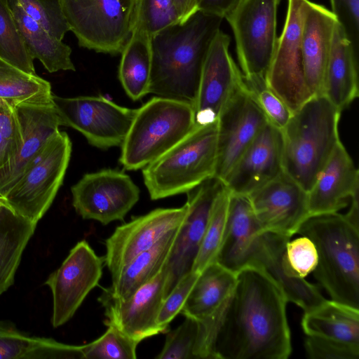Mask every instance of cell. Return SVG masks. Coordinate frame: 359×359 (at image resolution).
Wrapping results in <instances>:
<instances>
[{
  "instance_id": "obj_8",
  "label": "cell",
  "mask_w": 359,
  "mask_h": 359,
  "mask_svg": "<svg viewBox=\"0 0 359 359\" xmlns=\"http://www.w3.org/2000/svg\"><path fill=\"white\" fill-rule=\"evenodd\" d=\"M291 237L258 228L237 245L230 259L229 269L235 273L246 266L265 271L283 290L288 302L309 311L326 299L305 278L296 277L287 265L285 250Z\"/></svg>"
},
{
  "instance_id": "obj_41",
  "label": "cell",
  "mask_w": 359,
  "mask_h": 359,
  "mask_svg": "<svg viewBox=\"0 0 359 359\" xmlns=\"http://www.w3.org/2000/svg\"><path fill=\"white\" fill-rule=\"evenodd\" d=\"M22 137L15 107L0 104V170L12 163L22 146Z\"/></svg>"
},
{
  "instance_id": "obj_40",
  "label": "cell",
  "mask_w": 359,
  "mask_h": 359,
  "mask_svg": "<svg viewBox=\"0 0 359 359\" xmlns=\"http://www.w3.org/2000/svg\"><path fill=\"white\" fill-rule=\"evenodd\" d=\"M25 12L48 34L62 40L70 31L58 0H18Z\"/></svg>"
},
{
  "instance_id": "obj_28",
  "label": "cell",
  "mask_w": 359,
  "mask_h": 359,
  "mask_svg": "<svg viewBox=\"0 0 359 359\" xmlns=\"http://www.w3.org/2000/svg\"><path fill=\"white\" fill-rule=\"evenodd\" d=\"M121 53L119 80L128 96L133 100H139L149 93L152 37L138 25L132 22L130 34Z\"/></svg>"
},
{
  "instance_id": "obj_20",
  "label": "cell",
  "mask_w": 359,
  "mask_h": 359,
  "mask_svg": "<svg viewBox=\"0 0 359 359\" xmlns=\"http://www.w3.org/2000/svg\"><path fill=\"white\" fill-rule=\"evenodd\" d=\"M168 269L165 266L152 280L123 300L100 297L104 307L106 325H113L131 339L140 342L162 333L157 318L166 297Z\"/></svg>"
},
{
  "instance_id": "obj_43",
  "label": "cell",
  "mask_w": 359,
  "mask_h": 359,
  "mask_svg": "<svg viewBox=\"0 0 359 359\" xmlns=\"http://www.w3.org/2000/svg\"><path fill=\"white\" fill-rule=\"evenodd\" d=\"M198 274L193 271L187 273L164 299L157 318L162 333L167 332L170 323L180 313Z\"/></svg>"
},
{
  "instance_id": "obj_24",
  "label": "cell",
  "mask_w": 359,
  "mask_h": 359,
  "mask_svg": "<svg viewBox=\"0 0 359 359\" xmlns=\"http://www.w3.org/2000/svg\"><path fill=\"white\" fill-rule=\"evenodd\" d=\"M337 22L331 11L309 1L302 26V50L304 79L312 96L323 95Z\"/></svg>"
},
{
  "instance_id": "obj_10",
  "label": "cell",
  "mask_w": 359,
  "mask_h": 359,
  "mask_svg": "<svg viewBox=\"0 0 359 359\" xmlns=\"http://www.w3.org/2000/svg\"><path fill=\"white\" fill-rule=\"evenodd\" d=\"M281 0H241L224 18L233 33L245 77L265 76L278 39L277 11Z\"/></svg>"
},
{
  "instance_id": "obj_21",
  "label": "cell",
  "mask_w": 359,
  "mask_h": 359,
  "mask_svg": "<svg viewBox=\"0 0 359 359\" xmlns=\"http://www.w3.org/2000/svg\"><path fill=\"white\" fill-rule=\"evenodd\" d=\"M282 172V132L268 123L243 152L223 182L231 194L248 196Z\"/></svg>"
},
{
  "instance_id": "obj_32",
  "label": "cell",
  "mask_w": 359,
  "mask_h": 359,
  "mask_svg": "<svg viewBox=\"0 0 359 359\" xmlns=\"http://www.w3.org/2000/svg\"><path fill=\"white\" fill-rule=\"evenodd\" d=\"M36 225L15 213L8 205L0 208V295L13 285L22 254Z\"/></svg>"
},
{
  "instance_id": "obj_25",
  "label": "cell",
  "mask_w": 359,
  "mask_h": 359,
  "mask_svg": "<svg viewBox=\"0 0 359 359\" xmlns=\"http://www.w3.org/2000/svg\"><path fill=\"white\" fill-rule=\"evenodd\" d=\"M236 283V273L218 262L201 271L180 313L199 321L219 325Z\"/></svg>"
},
{
  "instance_id": "obj_4",
  "label": "cell",
  "mask_w": 359,
  "mask_h": 359,
  "mask_svg": "<svg viewBox=\"0 0 359 359\" xmlns=\"http://www.w3.org/2000/svg\"><path fill=\"white\" fill-rule=\"evenodd\" d=\"M341 113L324 95H313L292 114L281 130L283 172L306 192L341 142Z\"/></svg>"
},
{
  "instance_id": "obj_12",
  "label": "cell",
  "mask_w": 359,
  "mask_h": 359,
  "mask_svg": "<svg viewBox=\"0 0 359 359\" xmlns=\"http://www.w3.org/2000/svg\"><path fill=\"white\" fill-rule=\"evenodd\" d=\"M309 0H288L283 32L265 75L268 86L292 113L312 97L306 84L302 31Z\"/></svg>"
},
{
  "instance_id": "obj_1",
  "label": "cell",
  "mask_w": 359,
  "mask_h": 359,
  "mask_svg": "<svg viewBox=\"0 0 359 359\" xmlns=\"http://www.w3.org/2000/svg\"><path fill=\"white\" fill-rule=\"evenodd\" d=\"M280 286L264 270L246 266L236 283L216 334L215 359H286L292 352Z\"/></svg>"
},
{
  "instance_id": "obj_16",
  "label": "cell",
  "mask_w": 359,
  "mask_h": 359,
  "mask_svg": "<svg viewBox=\"0 0 359 359\" xmlns=\"http://www.w3.org/2000/svg\"><path fill=\"white\" fill-rule=\"evenodd\" d=\"M187 213L185 203L180 208L155 209L117 226L105 241L104 264L111 276L137 255L179 228Z\"/></svg>"
},
{
  "instance_id": "obj_15",
  "label": "cell",
  "mask_w": 359,
  "mask_h": 359,
  "mask_svg": "<svg viewBox=\"0 0 359 359\" xmlns=\"http://www.w3.org/2000/svg\"><path fill=\"white\" fill-rule=\"evenodd\" d=\"M264 112L243 82L217 121L215 177L222 182L257 135L268 123Z\"/></svg>"
},
{
  "instance_id": "obj_2",
  "label": "cell",
  "mask_w": 359,
  "mask_h": 359,
  "mask_svg": "<svg viewBox=\"0 0 359 359\" xmlns=\"http://www.w3.org/2000/svg\"><path fill=\"white\" fill-rule=\"evenodd\" d=\"M223 19L198 11L184 24L155 35L149 93L194 107L209 47Z\"/></svg>"
},
{
  "instance_id": "obj_46",
  "label": "cell",
  "mask_w": 359,
  "mask_h": 359,
  "mask_svg": "<svg viewBox=\"0 0 359 359\" xmlns=\"http://www.w3.org/2000/svg\"><path fill=\"white\" fill-rule=\"evenodd\" d=\"M241 0H201L199 11L224 18Z\"/></svg>"
},
{
  "instance_id": "obj_23",
  "label": "cell",
  "mask_w": 359,
  "mask_h": 359,
  "mask_svg": "<svg viewBox=\"0 0 359 359\" xmlns=\"http://www.w3.org/2000/svg\"><path fill=\"white\" fill-rule=\"evenodd\" d=\"M359 172L340 142L307 192L309 214L339 212L358 196Z\"/></svg>"
},
{
  "instance_id": "obj_47",
  "label": "cell",
  "mask_w": 359,
  "mask_h": 359,
  "mask_svg": "<svg viewBox=\"0 0 359 359\" xmlns=\"http://www.w3.org/2000/svg\"><path fill=\"white\" fill-rule=\"evenodd\" d=\"M179 17V24L187 22L199 11L201 0H173Z\"/></svg>"
},
{
  "instance_id": "obj_9",
  "label": "cell",
  "mask_w": 359,
  "mask_h": 359,
  "mask_svg": "<svg viewBox=\"0 0 359 359\" xmlns=\"http://www.w3.org/2000/svg\"><path fill=\"white\" fill-rule=\"evenodd\" d=\"M80 46L121 53L131 31L135 0H58Z\"/></svg>"
},
{
  "instance_id": "obj_39",
  "label": "cell",
  "mask_w": 359,
  "mask_h": 359,
  "mask_svg": "<svg viewBox=\"0 0 359 359\" xmlns=\"http://www.w3.org/2000/svg\"><path fill=\"white\" fill-rule=\"evenodd\" d=\"M243 81L264 112L268 122L281 130L289 121L292 113L268 86L265 76H243Z\"/></svg>"
},
{
  "instance_id": "obj_34",
  "label": "cell",
  "mask_w": 359,
  "mask_h": 359,
  "mask_svg": "<svg viewBox=\"0 0 359 359\" xmlns=\"http://www.w3.org/2000/svg\"><path fill=\"white\" fill-rule=\"evenodd\" d=\"M203 323L191 317L167 332L158 359H214Z\"/></svg>"
},
{
  "instance_id": "obj_19",
  "label": "cell",
  "mask_w": 359,
  "mask_h": 359,
  "mask_svg": "<svg viewBox=\"0 0 359 359\" xmlns=\"http://www.w3.org/2000/svg\"><path fill=\"white\" fill-rule=\"evenodd\" d=\"M247 196L266 231L292 237L310 215L307 192L284 172Z\"/></svg>"
},
{
  "instance_id": "obj_26",
  "label": "cell",
  "mask_w": 359,
  "mask_h": 359,
  "mask_svg": "<svg viewBox=\"0 0 359 359\" xmlns=\"http://www.w3.org/2000/svg\"><path fill=\"white\" fill-rule=\"evenodd\" d=\"M323 95L341 111L359 95L358 54L338 22L334 29Z\"/></svg>"
},
{
  "instance_id": "obj_49",
  "label": "cell",
  "mask_w": 359,
  "mask_h": 359,
  "mask_svg": "<svg viewBox=\"0 0 359 359\" xmlns=\"http://www.w3.org/2000/svg\"><path fill=\"white\" fill-rule=\"evenodd\" d=\"M4 102H4V101L0 100V104H1V103H4ZM6 103H7V102H6Z\"/></svg>"
},
{
  "instance_id": "obj_48",
  "label": "cell",
  "mask_w": 359,
  "mask_h": 359,
  "mask_svg": "<svg viewBox=\"0 0 359 359\" xmlns=\"http://www.w3.org/2000/svg\"><path fill=\"white\" fill-rule=\"evenodd\" d=\"M8 205V204L6 203L5 198L0 195V208L4 205Z\"/></svg>"
},
{
  "instance_id": "obj_44",
  "label": "cell",
  "mask_w": 359,
  "mask_h": 359,
  "mask_svg": "<svg viewBox=\"0 0 359 359\" xmlns=\"http://www.w3.org/2000/svg\"><path fill=\"white\" fill-rule=\"evenodd\" d=\"M304 347L312 359H358L359 346L333 339L307 336Z\"/></svg>"
},
{
  "instance_id": "obj_38",
  "label": "cell",
  "mask_w": 359,
  "mask_h": 359,
  "mask_svg": "<svg viewBox=\"0 0 359 359\" xmlns=\"http://www.w3.org/2000/svg\"><path fill=\"white\" fill-rule=\"evenodd\" d=\"M153 38L168 27L179 24L173 0H135L133 21Z\"/></svg>"
},
{
  "instance_id": "obj_22",
  "label": "cell",
  "mask_w": 359,
  "mask_h": 359,
  "mask_svg": "<svg viewBox=\"0 0 359 359\" xmlns=\"http://www.w3.org/2000/svg\"><path fill=\"white\" fill-rule=\"evenodd\" d=\"M19 120L22 142L15 160L0 170V195L6 196L27 167L61 126L53 101L23 103L14 106Z\"/></svg>"
},
{
  "instance_id": "obj_5",
  "label": "cell",
  "mask_w": 359,
  "mask_h": 359,
  "mask_svg": "<svg viewBox=\"0 0 359 359\" xmlns=\"http://www.w3.org/2000/svg\"><path fill=\"white\" fill-rule=\"evenodd\" d=\"M196 126L191 104L156 96L137 109L119 158L129 170L143 168L189 135Z\"/></svg>"
},
{
  "instance_id": "obj_30",
  "label": "cell",
  "mask_w": 359,
  "mask_h": 359,
  "mask_svg": "<svg viewBox=\"0 0 359 359\" xmlns=\"http://www.w3.org/2000/svg\"><path fill=\"white\" fill-rule=\"evenodd\" d=\"M10 8L32 59H38L50 73L75 71L72 49L62 40L48 34L22 9L18 0H8Z\"/></svg>"
},
{
  "instance_id": "obj_11",
  "label": "cell",
  "mask_w": 359,
  "mask_h": 359,
  "mask_svg": "<svg viewBox=\"0 0 359 359\" xmlns=\"http://www.w3.org/2000/svg\"><path fill=\"white\" fill-rule=\"evenodd\" d=\"M52 101L61 126L76 130L89 144L103 149L121 146L137 111L100 96L53 95Z\"/></svg>"
},
{
  "instance_id": "obj_45",
  "label": "cell",
  "mask_w": 359,
  "mask_h": 359,
  "mask_svg": "<svg viewBox=\"0 0 359 359\" xmlns=\"http://www.w3.org/2000/svg\"><path fill=\"white\" fill-rule=\"evenodd\" d=\"M332 12L358 54L359 0H330Z\"/></svg>"
},
{
  "instance_id": "obj_36",
  "label": "cell",
  "mask_w": 359,
  "mask_h": 359,
  "mask_svg": "<svg viewBox=\"0 0 359 359\" xmlns=\"http://www.w3.org/2000/svg\"><path fill=\"white\" fill-rule=\"evenodd\" d=\"M0 59L26 73L36 74L8 0H0Z\"/></svg>"
},
{
  "instance_id": "obj_31",
  "label": "cell",
  "mask_w": 359,
  "mask_h": 359,
  "mask_svg": "<svg viewBox=\"0 0 359 359\" xmlns=\"http://www.w3.org/2000/svg\"><path fill=\"white\" fill-rule=\"evenodd\" d=\"M302 327L306 336L359 346V309L332 300L304 311Z\"/></svg>"
},
{
  "instance_id": "obj_7",
  "label": "cell",
  "mask_w": 359,
  "mask_h": 359,
  "mask_svg": "<svg viewBox=\"0 0 359 359\" xmlns=\"http://www.w3.org/2000/svg\"><path fill=\"white\" fill-rule=\"evenodd\" d=\"M72 152L67 134L58 131L46 142L4 196L19 215L37 224L62 184Z\"/></svg>"
},
{
  "instance_id": "obj_18",
  "label": "cell",
  "mask_w": 359,
  "mask_h": 359,
  "mask_svg": "<svg viewBox=\"0 0 359 359\" xmlns=\"http://www.w3.org/2000/svg\"><path fill=\"white\" fill-rule=\"evenodd\" d=\"M224 187L221 180L213 176L187 193V213L166 263V296L176 283L191 271L212 205Z\"/></svg>"
},
{
  "instance_id": "obj_29",
  "label": "cell",
  "mask_w": 359,
  "mask_h": 359,
  "mask_svg": "<svg viewBox=\"0 0 359 359\" xmlns=\"http://www.w3.org/2000/svg\"><path fill=\"white\" fill-rule=\"evenodd\" d=\"M84 359L82 346L30 336L11 322L0 320V359Z\"/></svg>"
},
{
  "instance_id": "obj_27",
  "label": "cell",
  "mask_w": 359,
  "mask_h": 359,
  "mask_svg": "<svg viewBox=\"0 0 359 359\" xmlns=\"http://www.w3.org/2000/svg\"><path fill=\"white\" fill-rule=\"evenodd\" d=\"M180 226L150 249L137 255L111 276V287L103 290L100 297L125 299L156 276L168 260Z\"/></svg>"
},
{
  "instance_id": "obj_37",
  "label": "cell",
  "mask_w": 359,
  "mask_h": 359,
  "mask_svg": "<svg viewBox=\"0 0 359 359\" xmlns=\"http://www.w3.org/2000/svg\"><path fill=\"white\" fill-rule=\"evenodd\" d=\"M107 326V330L100 337L82 345L84 359H135L140 342L113 325Z\"/></svg>"
},
{
  "instance_id": "obj_33",
  "label": "cell",
  "mask_w": 359,
  "mask_h": 359,
  "mask_svg": "<svg viewBox=\"0 0 359 359\" xmlns=\"http://www.w3.org/2000/svg\"><path fill=\"white\" fill-rule=\"evenodd\" d=\"M51 86L0 59V100L13 106L52 101Z\"/></svg>"
},
{
  "instance_id": "obj_35",
  "label": "cell",
  "mask_w": 359,
  "mask_h": 359,
  "mask_svg": "<svg viewBox=\"0 0 359 359\" xmlns=\"http://www.w3.org/2000/svg\"><path fill=\"white\" fill-rule=\"evenodd\" d=\"M229 198L230 191L224 187L212 205L191 271L199 273L216 262L226 228Z\"/></svg>"
},
{
  "instance_id": "obj_14",
  "label": "cell",
  "mask_w": 359,
  "mask_h": 359,
  "mask_svg": "<svg viewBox=\"0 0 359 359\" xmlns=\"http://www.w3.org/2000/svg\"><path fill=\"white\" fill-rule=\"evenodd\" d=\"M71 191L76 212L103 225L123 220L140 198V189L131 178L111 169L84 175Z\"/></svg>"
},
{
  "instance_id": "obj_3",
  "label": "cell",
  "mask_w": 359,
  "mask_h": 359,
  "mask_svg": "<svg viewBox=\"0 0 359 359\" xmlns=\"http://www.w3.org/2000/svg\"><path fill=\"white\" fill-rule=\"evenodd\" d=\"M297 233L313 243L312 273L331 300L359 309V226L338 212L311 214Z\"/></svg>"
},
{
  "instance_id": "obj_13",
  "label": "cell",
  "mask_w": 359,
  "mask_h": 359,
  "mask_svg": "<svg viewBox=\"0 0 359 359\" xmlns=\"http://www.w3.org/2000/svg\"><path fill=\"white\" fill-rule=\"evenodd\" d=\"M104 264V257L97 255L89 243L82 240L49 275L44 284L52 293L53 327L63 325L74 316L89 292L98 285Z\"/></svg>"
},
{
  "instance_id": "obj_42",
  "label": "cell",
  "mask_w": 359,
  "mask_h": 359,
  "mask_svg": "<svg viewBox=\"0 0 359 359\" xmlns=\"http://www.w3.org/2000/svg\"><path fill=\"white\" fill-rule=\"evenodd\" d=\"M285 256L290 270L299 278H305L312 273L318 262L316 248L312 241L304 236L287 242Z\"/></svg>"
},
{
  "instance_id": "obj_17",
  "label": "cell",
  "mask_w": 359,
  "mask_h": 359,
  "mask_svg": "<svg viewBox=\"0 0 359 359\" xmlns=\"http://www.w3.org/2000/svg\"><path fill=\"white\" fill-rule=\"evenodd\" d=\"M230 42L229 35L220 29L210 43L194 105L196 126L217 121L243 82V74L229 52Z\"/></svg>"
},
{
  "instance_id": "obj_6",
  "label": "cell",
  "mask_w": 359,
  "mask_h": 359,
  "mask_svg": "<svg viewBox=\"0 0 359 359\" xmlns=\"http://www.w3.org/2000/svg\"><path fill=\"white\" fill-rule=\"evenodd\" d=\"M217 121L196 126L180 142L143 168L144 184L152 200L187 193L215 176Z\"/></svg>"
}]
</instances>
